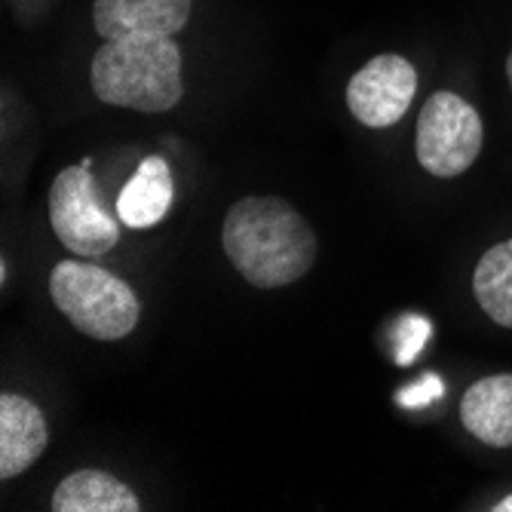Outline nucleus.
<instances>
[{"label":"nucleus","mask_w":512,"mask_h":512,"mask_svg":"<svg viewBox=\"0 0 512 512\" xmlns=\"http://www.w3.org/2000/svg\"><path fill=\"white\" fill-rule=\"evenodd\" d=\"M224 252L249 286L279 289L316 261V237L304 215L279 197H243L227 209Z\"/></svg>","instance_id":"f257e3e1"},{"label":"nucleus","mask_w":512,"mask_h":512,"mask_svg":"<svg viewBox=\"0 0 512 512\" xmlns=\"http://www.w3.org/2000/svg\"><path fill=\"white\" fill-rule=\"evenodd\" d=\"M96 99L142 114L172 111L181 96V50L172 37L105 40L89 65Z\"/></svg>","instance_id":"f03ea898"},{"label":"nucleus","mask_w":512,"mask_h":512,"mask_svg":"<svg viewBox=\"0 0 512 512\" xmlns=\"http://www.w3.org/2000/svg\"><path fill=\"white\" fill-rule=\"evenodd\" d=\"M50 295L74 329L96 341L126 338L142 316L123 279L89 261H59L50 273Z\"/></svg>","instance_id":"7ed1b4c3"},{"label":"nucleus","mask_w":512,"mask_h":512,"mask_svg":"<svg viewBox=\"0 0 512 512\" xmlns=\"http://www.w3.org/2000/svg\"><path fill=\"white\" fill-rule=\"evenodd\" d=\"M482 145L485 129L479 111L457 92H433L417 117V163L436 178H457L479 160Z\"/></svg>","instance_id":"20e7f679"},{"label":"nucleus","mask_w":512,"mask_h":512,"mask_svg":"<svg viewBox=\"0 0 512 512\" xmlns=\"http://www.w3.org/2000/svg\"><path fill=\"white\" fill-rule=\"evenodd\" d=\"M89 163L62 169L50 188V224L59 243L77 258H99L120 240V218L102 206Z\"/></svg>","instance_id":"39448f33"},{"label":"nucleus","mask_w":512,"mask_h":512,"mask_svg":"<svg viewBox=\"0 0 512 512\" xmlns=\"http://www.w3.org/2000/svg\"><path fill=\"white\" fill-rule=\"evenodd\" d=\"M414 92H417L414 65L396 53H384L365 62L353 74L347 86V108L362 126L387 129L408 114Z\"/></svg>","instance_id":"423d86ee"},{"label":"nucleus","mask_w":512,"mask_h":512,"mask_svg":"<svg viewBox=\"0 0 512 512\" xmlns=\"http://www.w3.org/2000/svg\"><path fill=\"white\" fill-rule=\"evenodd\" d=\"M194 0H96L92 25L105 40L175 37L191 19Z\"/></svg>","instance_id":"0eeeda50"},{"label":"nucleus","mask_w":512,"mask_h":512,"mask_svg":"<svg viewBox=\"0 0 512 512\" xmlns=\"http://www.w3.org/2000/svg\"><path fill=\"white\" fill-rule=\"evenodd\" d=\"M46 442L50 433L43 411L25 396H0V479H16L31 470Z\"/></svg>","instance_id":"6e6552de"},{"label":"nucleus","mask_w":512,"mask_h":512,"mask_svg":"<svg viewBox=\"0 0 512 512\" xmlns=\"http://www.w3.org/2000/svg\"><path fill=\"white\" fill-rule=\"evenodd\" d=\"M460 424L491 448H512V375L482 378L463 393Z\"/></svg>","instance_id":"1a4fd4ad"},{"label":"nucleus","mask_w":512,"mask_h":512,"mask_svg":"<svg viewBox=\"0 0 512 512\" xmlns=\"http://www.w3.org/2000/svg\"><path fill=\"white\" fill-rule=\"evenodd\" d=\"M172 169L163 157H148L138 163L135 175L117 197V218L132 230L160 224L172 209Z\"/></svg>","instance_id":"9d476101"},{"label":"nucleus","mask_w":512,"mask_h":512,"mask_svg":"<svg viewBox=\"0 0 512 512\" xmlns=\"http://www.w3.org/2000/svg\"><path fill=\"white\" fill-rule=\"evenodd\" d=\"M53 512H138L142 500L126 482L102 470H80L59 482Z\"/></svg>","instance_id":"9b49d317"},{"label":"nucleus","mask_w":512,"mask_h":512,"mask_svg":"<svg viewBox=\"0 0 512 512\" xmlns=\"http://www.w3.org/2000/svg\"><path fill=\"white\" fill-rule=\"evenodd\" d=\"M473 292L488 319L512 329V240H503L482 255L473 276Z\"/></svg>","instance_id":"f8f14e48"},{"label":"nucleus","mask_w":512,"mask_h":512,"mask_svg":"<svg viewBox=\"0 0 512 512\" xmlns=\"http://www.w3.org/2000/svg\"><path fill=\"white\" fill-rule=\"evenodd\" d=\"M439 393H442L439 381H436V378H427V381H424V390H414V393L402 396V402H411V405H421V402H427V399H433V396H439Z\"/></svg>","instance_id":"ddd939ff"},{"label":"nucleus","mask_w":512,"mask_h":512,"mask_svg":"<svg viewBox=\"0 0 512 512\" xmlns=\"http://www.w3.org/2000/svg\"><path fill=\"white\" fill-rule=\"evenodd\" d=\"M494 509H497V512H512V494H509V497H503Z\"/></svg>","instance_id":"4468645a"},{"label":"nucleus","mask_w":512,"mask_h":512,"mask_svg":"<svg viewBox=\"0 0 512 512\" xmlns=\"http://www.w3.org/2000/svg\"><path fill=\"white\" fill-rule=\"evenodd\" d=\"M506 77H509V89H512V50L506 56Z\"/></svg>","instance_id":"2eb2a0df"}]
</instances>
